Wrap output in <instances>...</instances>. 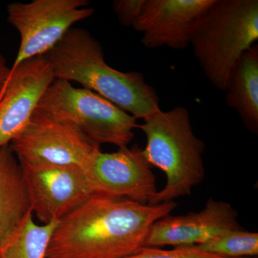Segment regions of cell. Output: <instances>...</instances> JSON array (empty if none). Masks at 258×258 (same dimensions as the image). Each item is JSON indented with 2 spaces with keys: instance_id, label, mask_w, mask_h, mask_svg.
Listing matches in <instances>:
<instances>
[{
  "instance_id": "8992f818",
  "label": "cell",
  "mask_w": 258,
  "mask_h": 258,
  "mask_svg": "<svg viewBox=\"0 0 258 258\" xmlns=\"http://www.w3.org/2000/svg\"><path fill=\"white\" fill-rule=\"evenodd\" d=\"M87 0H34L7 7L8 22L20 34V45L10 71L25 61L46 55L74 24L94 13Z\"/></svg>"
},
{
  "instance_id": "7a4b0ae2",
  "label": "cell",
  "mask_w": 258,
  "mask_h": 258,
  "mask_svg": "<svg viewBox=\"0 0 258 258\" xmlns=\"http://www.w3.org/2000/svg\"><path fill=\"white\" fill-rule=\"evenodd\" d=\"M45 55L55 79L80 83L136 119L144 120L161 110L157 91L143 74L121 72L107 64L101 43L87 30L71 28Z\"/></svg>"
},
{
  "instance_id": "52a82bcc",
  "label": "cell",
  "mask_w": 258,
  "mask_h": 258,
  "mask_svg": "<svg viewBox=\"0 0 258 258\" xmlns=\"http://www.w3.org/2000/svg\"><path fill=\"white\" fill-rule=\"evenodd\" d=\"M10 147L19 162L83 169L101 147L71 123L35 110L30 123Z\"/></svg>"
},
{
  "instance_id": "44dd1931",
  "label": "cell",
  "mask_w": 258,
  "mask_h": 258,
  "mask_svg": "<svg viewBox=\"0 0 258 258\" xmlns=\"http://www.w3.org/2000/svg\"><path fill=\"white\" fill-rule=\"evenodd\" d=\"M0 258H1V256H0Z\"/></svg>"
},
{
  "instance_id": "d6986e66",
  "label": "cell",
  "mask_w": 258,
  "mask_h": 258,
  "mask_svg": "<svg viewBox=\"0 0 258 258\" xmlns=\"http://www.w3.org/2000/svg\"><path fill=\"white\" fill-rule=\"evenodd\" d=\"M10 70L11 69L7 63L6 59L0 52V96L9 78Z\"/></svg>"
},
{
  "instance_id": "3957f363",
  "label": "cell",
  "mask_w": 258,
  "mask_h": 258,
  "mask_svg": "<svg viewBox=\"0 0 258 258\" xmlns=\"http://www.w3.org/2000/svg\"><path fill=\"white\" fill-rule=\"evenodd\" d=\"M147 139L144 155L152 166L165 174V187L154 195L149 205L174 202L191 195L205 179V144L194 133L189 113L184 106L160 111L138 125Z\"/></svg>"
},
{
  "instance_id": "30bf717a",
  "label": "cell",
  "mask_w": 258,
  "mask_h": 258,
  "mask_svg": "<svg viewBox=\"0 0 258 258\" xmlns=\"http://www.w3.org/2000/svg\"><path fill=\"white\" fill-rule=\"evenodd\" d=\"M55 80L45 55L25 61L10 71L0 96V148L10 145L23 133Z\"/></svg>"
},
{
  "instance_id": "2e32d148",
  "label": "cell",
  "mask_w": 258,
  "mask_h": 258,
  "mask_svg": "<svg viewBox=\"0 0 258 258\" xmlns=\"http://www.w3.org/2000/svg\"><path fill=\"white\" fill-rule=\"evenodd\" d=\"M197 247L205 252L222 257H257L258 233L241 228L230 231Z\"/></svg>"
},
{
  "instance_id": "6da1fadb",
  "label": "cell",
  "mask_w": 258,
  "mask_h": 258,
  "mask_svg": "<svg viewBox=\"0 0 258 258\" xmlns=\"http://www.w3.org/2000/svg\"><path fill=\"white\" fill-rule=\"evenodd\" d=\"M174 202L152 205L93 195L59 220L45 258H124L144 247Z\"/></svg>"
},
{
  "instance_id": "8fae6325",
  "label": "cell",
  "mask_w": 258,
  "mask_h": 258,
  "mask_svg": "<svg viewBox=\"0 0 258 258\" xmlns=\"http://www.w3.org/2000/svg\"><path fill=\"white\" fill-rule=\"evenodd\" d=\"M215 0H145L133 25L149 49L189 46L197 25Z\"/></svg>"
},
{
  "instance_id": "e0dca14e",
  "label": "cell",
  "mask_w": 258,
  "mask_h": 258,
  "mask_svg": "<svg viewBox=\"0 0 258 258\" xmlns=\"http://www.w3.org/2000/svg\"><path fill=\"white\" fill-rule=\"evenodd\" d=\"M124 258H229L201 250L193 246L175 247L171 249L159 247H143L135 253Z\"/></svg>"
},
{
  "instance_id": "ac0fdd59",
  "label": "cell",
  "mask_w": 258,
  "mask_h": 258,
  "mask_svg": "<svg viewBox=\"0 0 258 258\" xmlns=\"http://www.w3.org/2000/svg\"><path fill=\"white\" fill-rule=\"evenodd\" d=\"M145 0H115L113 10L123 26L133 27L142 12Z\"/></svg>"
},
{
  "instance_id": "277c9868",
  "label": "cell",
  "mask_w": 258,
  "mask_h": 258,
  "mask_svg": "<svg viewBox=\"0 0 258 258\" xmlns=\"http://www.w3.org/2000/svg\"><path fill=\"white\" fill-rule=\"evenodd\" d=\"M257 40V0H215L190 45L212 86L225 91L231 70Z\"/></svg>"
},
{
  "instance_id": "5b68a950",
  "label": "cell",
  "mask_w": 258,
  "mask_h": 258,
  "mask_svg": "<svg viewBox=\"0 0 258 258\" xmlns=\"http://www.w3.org/2000/svg\"><path fill=\"white\" fill-rule=\"evenodd\" d=\"M36 109L71 123L99 147L106 144L118 149L128 147L138 128L137 119L111 101L62 80L51 83Z\"/></svg>"
},
{
  "instance_id": "9c48e42d",
  "label": "cell",
  "mask_w": 258,
  "mask_h": 258,
  "mask_svg": "<svg viewBox=\"0 0 258 258\" xmlns=\"http://www.w3.org/2000/svg\"><path fill=\"white\" fill-rule=\"evenodd\" d=\"M19 163L30 210L40 223L59 221L93 195L82 168Z\"/></svg>"
},
{
  "instance_id": "ffe728a7",
  "label": "cell",
  "mask_w": 258,
  "mask_h": 258,
  "mask_svg": "<svg viewBox=\"0 0 258 258\" xmlns=\"http://www.w3.org/2000/svg\"><path fill=\"white\" fill-rule=\"evenodd\" d=\"M247 258H256V257H247Z\"/></svg>"
},
{
  "instance_id": "ba28073f",
  "label": "cell",
  "mask_w": 258,
  "mask_h": 258,
  "mask_svg": "<svg viewBox=\"0 0 258 258\" xmlns=\"http://www.w3.org/2000/svg\"><path fill=\"white\" fill-rule=\"evenodd\" d=\"M152 166L138 145L95 153L83 168L93 195L149 204L157 192Z\"/></svg>"
},
{
  "instance_id": "5bb4252c",
  "label": "cell",
  "mask_w": 258,
  "mask_h": 258,
  "mask_svg": "<svg viewBox=\"0 0 258 258\" xmlns=\"http://www.w3.org/2000/svg\"><path fill=\"white\" fill-rule=\"evenodd\" d=\"M225 91L227 106L239 113L249 132L257 134V45L240 56L231 70Z\"/></svg>"
},
{
  "instance_id": "7c38bea8",
  "label": "cell",
  "mask_w": 258,
  "mask_h": 258,
  "mask_svg": "<svg viewBox=\"0 0 258 258\" xmlns=\"http://www.w3.org/2000/svg\"><path fill=\"white\" fill-rule=\"evenodd\" d=\"M241 228L238 214L232 205L210 198L201 211L169 215L158 220L151 227L144 247L198 245Z\"/></svg>"
},
{
  "instance_id": "4fadbf2b",
  "label": "cell",
  "mask_w": 258,
  "mask_h": 258,
  "mask_svg": "<svg viewBox=\"0 0 258 258\" xmlns=\"http://www.w3.org/2000/svg\"><path fill=\"white\" fill-rule=\"evenodd\" d=\"M30 210L21 166L10 145L0 148V250Z\"/></svg>"
},
{
  "instance_id": "9a60e30c",
  "label": "cell",
  "mask_w": 258,
  "mask_h": 258,
  "mask_svg": "<svg viewBox=\"0 0 258 258\" xmlns=\"http://www.w3.org/2000/svg\"><path fill=\"white\" fill-rule=\"evenodd\" d=\"M59 221L37 223L29 214L14 235L0 250L1 258H45Z\"/></svg>"
}]
</instances>
